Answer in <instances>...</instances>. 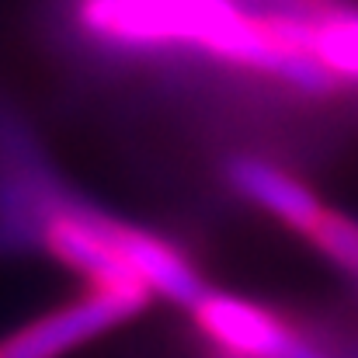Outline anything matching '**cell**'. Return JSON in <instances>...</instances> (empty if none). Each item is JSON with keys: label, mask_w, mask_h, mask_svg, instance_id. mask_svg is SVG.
Listing matches in <instances>:
<instances>
[{"label": "cell", "mask_w": 358, "mask_h": 358, "mask_svg": "<svg viewBox=\"0 0 358 358\" xmlns=\"http://www.w3.org/2000/svg\"><path fill=\"white\" fill-rule=\"evenodd\" d=\"M73 24L87 45L112 56L213 59L317 98L341 84L306 49L296 10H264L250 0H77Z\"/></svg>", "instance_id": "6da1fadb"}, {"label": "cell", "mask_w": 358, "mask_h": 358, "mask_svg": "<svg viewBox=\"0 0 358 358\" xmlns=\"http://www.w3.org/2000/svg\"><path fill=\"white\" fill-rule=\"evenodd\" d=\"M150 303V296H129V292H101L91 289L84 299L59 306L35 324L14 331L0 341V358H59L70 348L98 338L108 327H119L132 313H139Z\"/></svg>", "instance_id": "7a4b0ae2"}, {"label": "cell", "mask_w": 358, "mask_h": 358, "mask_svg": "<svg viewBox=\"0 0 358 358\" xmlns=\"http://www.w3.org/2000/svg\"><path fill=\"white\" fill-rule=\"evenodd\" d=\"M108 237L129 261V268L150 285V292L167 296L171 303H181L188 310L206 296V285L195 264L174 243L160 240L157 234H146L139 227H129L122 220H112V216H108Z\"/></svg>", "instance_id": "3957f363"}, {"label": "cell", "mask_w": 358, "mask_h": 358, "mask_svg": "<svg viewBox=\"0 0 358 358\" xmlns=\"http://www.w3.org/2000/svg\"><path fill=\"white\" fill-rule=\"evenodd\" d=\"M227 181L234 192H240L243 199H250L254 206H261L264 213H271L275 220H282L299 234H313L317 220L324 216V206L299 178L257 157H234L227 164Z\"/></svg>", "instance_id": "277c9868"}, {"label": "cell", "mask_w": 358, "mask_h": 358, "mask_svg": "<svg viewBox=\"0 0 358 358\" xmlns=\"http://www.w3.org/2000/svg\"><path fill=\"white\" fill-rule=\"evenodd\" d=\"M313 56L338 80H358V7L345 0L317 17Z\"/></svg>", "instance_id": "5b68a950"}, {"label": "cell", "mask_w": 358, "mask_h": 358, "mask_svg": "<svg viewBox=\"0 0 358 358\" xmlns=\"http://www.w3.org/2000/svg\"><path fill=\"white\" fill-rule=\"evenodd\" d=\"M310 237H313V243H317L341 271H348L358 282V223L355 220L324 209V216L317 220V227H313Z\"/></svg>", "instance_id": "8992f818"}]
</instances>
